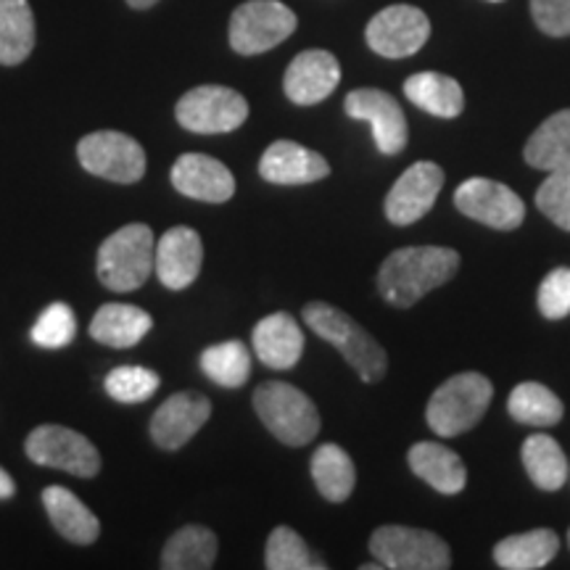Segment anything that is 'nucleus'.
<instances>
[{
    "label": "nucleus",
    "mask_w": 570,
    "mask_h": 570,
    "mask_svg": "<svg viewBox=\"0 0 570 570\" xmlns=\"http://www.w3.org/2000/svg\"><path fill=\"white\" fill-rule=\"evenodd\" d=\"M254 354L262 365L273 370H291L304 354V333L288 312H275L259 320L252 333Z\"/></svg>",
    "instance_id": "20"
},
{
    "label": "nucleus",
    "mask_w": 570,
    "mask_h": 570,
    "mask_svg": "<svg viewBox=\"0 0 570 570\" xmlns=\"http://www.w3.org/2000/svg\"><path fill=\"white\" fill-rule=\"evenodd\" d=\"M444 183V169L436 161L412 164L407 173H402V177L391 185L386 204H383L389 223L396 227H407L423 219L433 209V204H436Z\"/></svg>",
    "instance_id": "14"
},
{
    "label": "nucleus",
    "mask_w": 570,
    "mask_h": 570,
    "mask_svg": "<svg viewBox=\"0 0 570 570\" xmlns=\"http://www.w3.org/2000/svg\"><path fill=\"white\" fill-rule=\"evenodd\" d=\"M106 394H109L114 402L122 404H140L148 402L156 391L161 386V377L148 367L138 365H122L114 367L109 375H106Z\"/></svg>",
    "instance_id": "34"
},
{
    "label": "nucleus",
    "mask_w": 570,
    "mask_h": 570,
    "mask_svg": "<svg viewBox=\"0 0 570 570\" xmlns=\"http://www.w3.org/2000/svg\"><path fill=\"white\" fill-rule=\"evenodd\" d=\"M523 156L541 173H570V109L547 117L525 142Z\"/></svg>",
    "instance_id": "24"
},
{
    "label": "nucleus",
    "mask_w": 570,
    "mask_h": 570,
    "mask_svg": "<svg viewBox=\"0 0 570 570\" xmlns=\"http://www.w3.org/2000/svg\"><path fill=\"white\" fill-rule=\"evenodd\" d=\"M537 206L550 223L570 233V173H547L537 190Z\"/></svg>",
    "instance_id": "36"
},
{
    "label": "nucleus",
    "mask_w": 570,
    "mask_h": 570,
    "mask_svg": "<svg viewBox=\"0 0 570 570\" xmlns=\"http://www.w3.org/2000/svg\"><path fill=\"white\" fill-rule=\"evenodd\" d=\"M265 566L269 570H323L325 562L309 552L306 541L294 529L277 525L267 539Z\"/></svg>",
    "instance_id": "33"
},
{
    "label": "nucleus",
    "mask_w": 570,
    "mask_h": 570,
    "mask_svg": "<svg viewBox=\"0 0 570 570\" xmlns=\"http://www.w3.org/2000/svg\"><path fill=\"white\" fill-rule=\"evenodd\" d=\"M494 386L481 373H460L433 391L425 407V423L441 439L460 436L487 415Z\"/></svg>",
    "instance_id": "3"
},
{
    "label": "nucleus",
    "mask_w": 570,
    "mask_h": 570,
    "mask_svg": "<svg viewBox=\"0 0 570 570\" xmlns=\"http://www.w3.org/2000/svg\"><path fill=\"white\" fill-rule=\"evenodd\" d=\"M462 265L446 246H407L386 256L377 273V291L391 306L410 309L420 298L452 281Z\"/></svg>",
    "instance_id": "1"
},
{
    "label": "nucleus",
    "mask_w": 570,
    "mask_h": 570,
    "mask_svg": "<svg viewBox=\"0 0 570 570\" xmlns=\"http://www.w3.org/2000/svg\"><path fill=\"white\" fill-rule=\"evenodd\" d=\"M520 458H523V468L533 481V487L541 491H560L566 487L570 465L562 446L547 433H533L523 441L520 449Z\"/></svg>",
    "instance_id": "27"
},
{
    "label": "nucleus",
    "mask_w": 570,
    "mask_h": 570,
    "mask_svg": "<svg viewBox=\"0 0 570 570\" xmlns=\"http://www.w3.org/2000/svg\"><path fill=\"white\" fill-rule=\"evenodd\" d=\"M306 327L315 331V336L336 346L341 356L356 370V375L365 383H381L386 377L389 356L377 341L362 327L356 320H352L338 306H331L325 302H312L304 306L302 312Z\"/></svg>",
    "instance_id": "2"
},
{
    "label": "nucleus",
    "mask_w": 570,
    "mask_h": 570,
    "mask_svg": "<svg viewBox=\"0 0 570 570\" xmlns=\"http://www.w3.org/2000/svg\"><path fill=\"white\" fill-rule=\"evenodd\" d=\"M367 46L383 59L415 56L431 38V21L417 6L396 3L377 11L365 30Z\"/></svg>",
    "instance_id": "12"
},
{
    "label": "nucleus",
    "mask_w": 570,
    "mask_h": 570,
    "mask_svg": "<svg viewBox=\"0 0 570 570\" xmlns=\"http://www.w3.org/2000/svg\"><path fill=\"white\" fill-rule=\"evenodd\" d=\"M177 194L206 204H225L235 196V177L223 161L206 154H183L173 164Z\"/></svg>",
    "instance_id": "18"
},
{
    "label": "nucleus",
    "mask_w": 570,
    "mask_h": 570,
    "mask_svg": "<svg viewBox=\"0 0 570 570\" xmlns=\"http://www.w3.org/2000/svg\"><path fill=\"white\" fill-rule=\"evenodd\" d=\"M344 111L352 119H362L373 127L375 148L383 156H396L407 148V117L391 92L377 88L352 90L344 101Z\"/></svg>",
    "instance_id": "13"
},
{
    "label": "nucleus",
    "mask_w": 570,
    "mask_h": 570,
    "mask_svg": "<svg viewBox=\"0 0 570 570\" xmlns=\"http://www.w3.org/2000/svg\"><path fill=\"white\" fill-rule=\"evenodd\" d=\"M407 462L412 473L420 481H425L428 487L444 497H454L468 487V468L460 460V454L454 449H449L439 441H420L410 449Z\"/></svg>",
    "instance_id": "21"
},
{
    "label": "nucleus",
    "mask_w": 570,
    "mask_h": 570,
    "mask_svg": "<svg viewBox=\"0 0 570 570\" xmlns=\"http://www.w3.org/2000/svg\"><path fill=\"white\" fill-rule=\"evenodd\" d=\"M77 159L85 173L104 180L132 185L146 175V151L130 135L117 130H98L77 142Z\"/></svg>",
    "instance_id": "9"
},
{
    "label": "nucleus",
    "mask_w": 570,
    "mask_h": 570,
    "mask_svg": "<svg viewBox=\"0 0 570 570\" xmlns=\"http://www.w3.org/2000/svg\"><path fill=\"white\" fill-rule=\"evenodd\" d=\"M404 96L410 98L417 109L439 119H454L465 109V92L454 77L441 75V71H417L404 82Z\"/></svg>",
    "instance_id": "25"
},
{
    "label": "nucleus",
    "mask_w": 570,
    "mask_h": 570,
    "mask_svg": "<svg viewBox=\"0 0 570 570\" xmlns=\"http://www.w3.org/2000/svg\"><path fill=\"white\" fill-rule=\"evenodd\" d=\"M489 3H502V0H489Z\"/></svg>",
    "instance_id": "41"
},
{
    "label": "nucleus",
    "mask_w": 570,
    "mask_h": 570,
    "mask_svg": "<svg viewBox=\"0 0 570 570\" xmlns=\"http://www.w3.org/2000/svg\"><path fill=\"white\" fill-rule=\"evenodd\" d=\"M202 265L204 244L202 235L194 227L177 225L164 233L159 244H156L154 269L161 285H167L169 291H183L194 285L198 273H202Z\"/></svg>",
    "instance_id": "17"
},
{
    "label": "nucleus",
    "mask_w": 570,
    "mask_h": 570,
    "mask_svg": "<svg viewBox=\"0 0 570 570\" xmlns=\"http://www.w3.org/2000/svg\"><path fill=\"white\" fill-rule=\"evenodd\" d=\"M539 312L547 320H566L570 315V267H558L539 285Z\"/></svg>",
    "instance_id": "37"
},
{
    "label": "nucleus",
    "mask_w": 570,
    "mask_h": 570,
    "mask_svg": "<svg viewBox=\"0 0 570 570\" xmlns=\"http://www.w3.org/2000/svg\"><path fill=\"white\" fill-rule=\"evenodd\" d=\"M341 82V63L331 51H302L288 63L283 77V90L296 106L323 104Z\"/></svg>",
    "instance_id": "16"
},
{
    "label": "nucleus",
    "mask_w": 570,
    "mask_h": 570,
    "mask_svg": "<svg viewBox=\"0 0 570 570\" xmlns=\"http://www.w3.org/2000/svg\"><path fill=\"white\" fill-rule=\"evenodd\" d=\"M13 494H17V483H13L9 470L0 468V499H11Z\"/></svg>",
    "instance_id": "39"
},
{
    "label": "nucleus",
    "mask_w": 570,
    "mask_h": 570,
    "mask_svg": "<svg viewBox=\"0 0 570 570\" xmlns=\"http://www.w3.org/2000/svg\"><path fill=\"white\" fill-rule=\"evenodd\" d=\"M568 544H570V531H568Z\"/></svg>",
    "instance_id": "42"
},
{
    "label": "nucleus",
    "mask_w": 570,
    "mask_h": 570,
    "mask_svg": "<svg viewBox=\"0 0 570 570\" xmlns=\"http://www.w3.org/2000/svg\"><path fill=\"white\" fill-rule=\"evenodd\" d=\"M180 127L196 135H225L248 119V101L225 85H202L188 90L175 106Z\"/></svg>",
    "instance_id": "8"
},
{
    "label": "nucleus",
    "mask_w": 570,
    "mask_h": 570,
    "mask_svg": "<svg viewBox=\"0 0 570 570\" xmlns=\"http://www.w3.org/2000/svg\"><path fill=\"white\" fill-rule=\"evenodd\" d=\"M262 180L275 185H309L331 175V164L323 154L294 140H275L259 159Z\"/></svg>",
    "instance_id": "19"
},
{
    "label": "nucleus",
    "mask_w": 570,
    "mask_h": 570,
    "mask_svg": "<svg viewBox=\"0 0 570 570\" xmlns=\"http://www.w3.org/2000/svg\"><path fill=\"white\" fill-rule=\"evenodd\" d=\"M312 481L327 502H346L356 487V468L346 449L323 444L312 454Z\"/></svg>",
    "instance_id": "30"
},
{
    "label": "nucleus",
    "mask_w": 570,
    "mask_h": 570,
    "mask_svg": "<svg viewBox=\"0 0 570 570\" xmlns=\"http://www.w3.org/2000/svg\"><path fill=\"white\" fill-rule=\"evenodd\" d=\"M508 412L512 420H518L523 425L552 428L566 415V407H562L560 396L554 391L541 386L537 381H525L512 389L508 399Z\"/></svg>",
    "instance_id": "31"
},
{
    "label": "nucleus",
    "mask_w": 570,
    "mask_h": 570,
    "mask_svg": "<svg viewBox=\"0 0 570 570\" xmlns=\"http://www.w3.org/2000/svg\"><path fill=\"white\" fill-rule=\"evenodd\" d=\"M212 417V402L198 391H177L154 412L151 417V439L154 444L164 449V452H177L202 428L209 423Z\"/></svg>",
    "instance_id": "15"
},
{
    "label": "nucleus",
    "mask_w": 570,
    "mask_h": 570,
    "mask_svg": "<svg viewBox=\"0 0 570 570\" xmlns=\"http://www.w3.org/2000/svg\"><path fill=\"white\" fill-rule=\"evenodd\" d=\"M42 504H46L48 518H51L53 529L69 539L71 544L88 547L101 537V523L92 515V510L82 502L80 497L71 494L63 487H48L42 491Z\"/></svg>",
    "instance_id": "22"
},
{
    "label": "nucleus",
    "mask_w": 570,
    "mask_h": 570,
    "mask_svg": "<svg viewBox=\"0 0 570 570\" xmlns=\"http://www.w3.org/2000/svg\"><path fill=\"white\" fill-rule=\"evenodd\" d=\"M531 13L539 30L550 38L570 35V0H531Z\"/></svg>",
    "instance_id": "38"
},
{
    "label": "nucleus",
    "mask_w": 570,
    "mask_h": 570,
    "mask_svg": "<svg viewBox=\"0 0 570 570\" xmlns=\"http://www.w3.org/2000/svg\"><path fill=\"white\" fill-rule=\"evenodd\" d=\"M296 13L281 0H246L233 11L230 48L240 56L273 51L296 32Z\"/></svg>",
    "instance_id": "7"
},
{
    "label": "nucleus",
    "mask_w": 570,
    "mask_h": 570,
    "mask_svg": "<svg viewBox=\"0 0 570 570\" xmlns=\"http://www.w3.org/2000/svg\"><path fill=\"white\" fill-rule=\"evenodd\" d=\"M24 452L35 465L56 468L77 479H92L101 470V454L82 433L63 425H40L27 436Z\"/></svg>",
    "instance_id": "10"
},
{
    "label": "nucleus",
    "mask_w": 570,
    "mask_h": 570,
    "mask_svg": "<svg viewBox=\"0 0 570 570\" xmlns=\"http://www.w3.org/2000/svg\"><path fill=\"white\" fill-rule=\"evenodd\" d=\"M217 560V537L204 525H183L161 550L164 570H209Z\"/></svg>",
    "instance_id": "29"
},
{
    "label": "nucleus",
    "mask_w": 570,
    "mask_h": 570,
    "mask_svg": "<svg viewBox=\"0 0 570 570\" xmlns=\"http://www.w3.org/2000/svg\"><path fill=\"white\" fill-rule=\"evenodd\" d=\"M154 320L135 304H104L90 323V336L109 348H132L151 331Z\"/></svg>",
    "instance_id": "23"
},
{
    "label": "nucleus",
    "mask_w": 570,
    "mask_h": 570,
    "mask_svg": "<svg viewBox=\"0 0 570 570\" xmlns=\"http://www.w3.org/2000/svg\"><path fill=\"white\" fill-rule=\"evenodd\" d=\"M30 336L40 348L69 346L77 336V317L75 312H71V306L63 302L48 306V309L38 317V323H35Z\"/></svg>",
    "instance_id": "35"
},
{
    "label": "nucleus",
    "mask_w": 570,
    "mask_h": 570,
    "mask_svg": "<svg viewBox=\"0 0 570 570\" xmlns=\"http://www.w3.org/2000/svg\"><path fill=\"white\" fill-rule=\"evenodd\" d=\"M454 206L475 219V223L494 227V230H518L525 219V204L510 185L489 180V177H470L454 190Z\"/></svg>",
    "instance_id": "11"
},
{
    "label": "nucleus",
    "mask_w": 570,
    "mask_h": 570,
    "mask_svg": "<svg viewBox=\"0 0 570 570\" xmlns=\"http://www.w3.org/2000/svg\"><path fill=\"white\" fill-rule=\"evenodd\" d=\"M254 410L273 436L285 446H306L320 433V412L302 389L267 381L254 391Z\"/></svg>",
    "instance_id": "5"
},
{
    "label": "nucleus",
    "mask_w": 570,
    "mask_h": 570,
    "mask_svg": "<svg viewBox=\"0 0 570 570\" xmlns=\"http://www.w3.org/2000/svg\"><path fill=\"white\" fill-rule=\"evenodd\" d=\"M558 550V533L552 529H533L499 541L494 547V562L504 570H539L550 566Z\"/></svg>",
    "instance_id": "26"
},
{
    "label": "nucleus",
    "mask_w": 570,
    "mask_h": 570,
    "mask_svg": "<svg viewBox=\"0 0 570 570\" xmlns=\"http://www.w3.org/2000/svg\"><path fill=\"white\" fill-rule=\"evenodd\" d=\"M156 238L151 227L132 223L111 233L98 248V281L109 291H127L146 285L154 273Z\"/></svg>",
    "instance_id": "4"
},
{
    "label": "nucleus",
    "mask_w": 570,
    "mask_h": 570,
    "mask_svg": "<svg viewBox=\"0 0 570 570\" xmlns=\"http://www.w3.org/2000/svg\"><path fill=\"white\" fill-rule=\"evenodd\" d=\"M370 552L389 570H446L452 550L439 533L410 525H381L370 537Z\"/></svg>",
    "instance_id": "6"
},
{
    "label": "nucleus",
    "mask_w": 570,
    "mask_h": 570,
    "mask_svg": "<svg viewBox=\"0 0 570 570\" xmlns=\"http://www.w3.org/2000/svg\"><path fill=\"white\" fill-rule=\"evenodd\" d=\"M127 3H130L132 9H138V11H146V9H151V6L159 3V0H127Z\"/></svg>",
    "instance_id": "40"
},
{
    "label": "nucleus",
    "mask_w": 570,
    "mask_h": 570,
    "mask_svg": "<svg viewBox=\"0 0 570 570\" xmlns=\"http://www.w3.org/2000/svg\"><path fill=\"white\" fill-rule=\"evenodd\" d=\"M202 370L219 389H240L252 375V352L244 341H223L204 348Z\"/></svg>",
    "instance_id": "32"
},
{
    "label": "nucleus",
    "mask_w": 570,
    "mask_h": 570,
    "mask_svg": "<svg viewBox=\"0 0 570 570\" xmlns=\"http://www.w3.org/2000/svg\"><path fill=\"white\" fill-rule=\"evenodd\" d=\"M35 48V13L30 0H0V63L19 67Z\"/></svg>",
    "instance_id": "28"
}]
</instances>
